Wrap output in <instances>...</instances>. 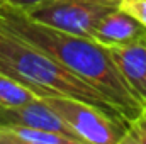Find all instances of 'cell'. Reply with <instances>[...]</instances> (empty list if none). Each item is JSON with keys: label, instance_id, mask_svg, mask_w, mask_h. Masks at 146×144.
Segmentation results:
<instances>
[{"label": "cell", "instance_id": "1", "mask_svg": "<svg viewBox=\"0 0 146 144\" xmlns=\"http://www.w3.org/2000/svg\"><path fill=\"white\" fill-rule=\"evenodd\" d=\"M0 32L24 41L90 83L109 98L127 126L139 114L143 105L124 83L109 48L92 37L37 22L22 9L9 5L7 2L0 3Z\"/></svg>", "mask_w": 146, "mask_h": 144}, {"label": "cell", "instance_id": "2", "mask_svg": "<svg viewBox=\"0 0 146 144\" xmlns=\"http://www.w3.org/2000/svg\"><path fill=\"white\" fill-rule=\"evenodd\" d=\"M0 73H5L39 97L46 95H65L76 100L87 102L94 107L104 110L112 117L124 120L119 110L104 97L97 88L82 80L78 75L70 71L53 58L34 49L24 41L0 32ZM127 124V122H126Z\"/></svg>", "mask_w": 146, "mask_h": 144}, {"label": "cell", "instance_id": "3", "mask_svg": "<svg viewBox=\"0 0 146 144\" xmlns=\"http://www.w3.org/2000/svg\"><path fill=\"white\" fill-rule=\"evenodd\" d=\"M73 131V134L87 144H121L127 131V124L106 114L87 102L65 95L41 97Z\"/></svg>", "mask_w": 146, "mask_h": 144}, {"label": "cell", "instance_id": "4", "mask_svg": "<svg viewBox=\"0 0 146 144\" xmlns=\"http://www.w3.org/2000/svg\"><path fill=\"white\" fill-rule=\"evenodd\" d=\"M114 9L117 3L112 0H44L24 12L46 26L92 37L100 19Z\"/></svg>", "mask_w": 146, "mask_h": 144}, {"label": "cell", "instance_id": "5", "mask_svg": "<svg viewBox=\"0 0 146 144\" xmlns=\"http://www.w3.org/2000/svg\"><path fill=\"white\" fill-rule=\"evenodd\" d=\"M0 124H19V126H27V127L39 129V131L56 132V134L73 139L76 144H83L73 134L70 126L41 97L29 104L19 105V107H0Z\"/></svg>", "mask_w": 146, "mask_h": 144}, {"label": "cell", "instance_id": "6", "mask_svg": "<svg viewBox=\"0 0 146 144\" xmlns=\"http://www.w3.org/2000/svg\"><path fill=\"white\" fill-rule=\"evenodd\" d=\"M109 51L131 93L141 105H146V37L110 46Z\"/></svg>", "mask_w": 146, "mask_h": 144}, {"label": "cell", "instance_id": "7", "mask_svg": "<svg viewBox=\"0 0 146 144\" xmlns=\"http://www.w3.org/2000/svg\"><path fill=\"white\" fill-rule=\"evenodd\" d=\"M143 37H146V27H143L136 19H133L121 9H114L106 14L92 34L94 41L106 48L127 44Z\"/></svg>", "mask_w": 146, "mask_h": 144}, {"label": "cell", "instance_id": "8", "mask_svg": "<svg viewBox=\"0 0 146 144\" xmlns=\"http://www.w3.org/2000/svg\"><path fill=\"white\" fill-rule=\"evenodd\" d=\"M0 144H76L73 139L19 124H0Z\"/></svg>", "mask_w": 146, "mask_h": 144}, {"label": "cell", "instance_id": "9", "mask_svg": "<svg viewBox=\"0 0 146 144\" xmlns=\"http://www.w3.org/2000/svg\"><path fill=\"white\" fill-rule=\"evenodd\" d=\"M36 98H39V95L29 87L5 73H0V107H19Z\"/></svg>", "mask_w": 146, "mask_h": 144}, {"label": "cell", "instance_id": "10", "mask_svg": "<svg viewBox=\"0 0 146 144\" xmlns=\"http://www.w3.org/2000/svg\"><path fill=\"white\" fill-rule=\"evenodd\" d=\"M121 144H146V105H143L139 114L129 122Z\"/></svg>", "mask_w": 146, "mask_h": 144}, {"label": "cell", "instance_id": "11", "mask_svg": "<svg viewBox=\"0 0 146 144\" xmlns=\"http://www.w3.org/2000/svg\"><path fill=\"white\" fill-rule=\"evenodd\" d=\"M117 9L129 14L143 27H146V0H119Z\"/></svg>", "mask_w": 146, "mask_h": 144}, {"label": "cell", "instance_id": "12", "mask_svg": "<svg viewBox=\"0 0 146 144\" xmlns=\"http://www.w3.org/2000/svg\"><path fill=\"white\" fill-rule=\"evenodd\" d=\"M44 0H7L9 5H14L17 9H22V10H29L33 7H36L37 3H41Z\"/></svg>", "mask_w": 146, "mask_h": 144}, {"label": "cell", "instance_id": "13", "mask_svg": "<svg viewBox=\"0 0 146 144\" xmlns=\"http://www.w3.org/2000/svg\"><path fill=\"white\" fill-rule=\"evenodd\" d=\"M0 2H2V3H3V2H7V0H0Z\"/></svg>", "mask_w": 146, "mask_h": 144}, {"label": "cell", "instance_id": "14", "mask_svg": "<svg viewBox=\"0 0 146 144\" xmlns=\"http://www.w3.org/2000/svg\"><path fill=\"white\" fill-rule=\"evenodd\" d=\"M112 2H115V3H117V2H119V0H112Z\"/></svg>", "mask_w": 146, "mask_h": 144}, {"label": "cell", "instance_id": "15", "mask_svg": "<svg viewBox=\"0 0 146 144\" xmlns=\"http://www.w3.org/2000/svg\"><path fill=\"white\" fill-rule=\"evenodd\" d=\"M0 3H2V2H0Z\"/></svg>", "mask_w": 146, "mask_h": 144}]
</instances>
